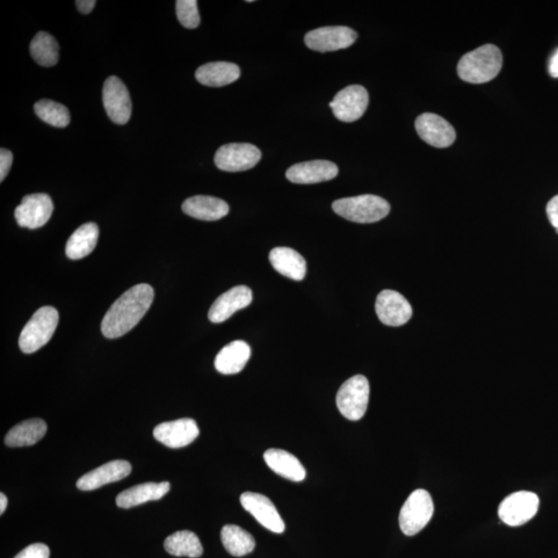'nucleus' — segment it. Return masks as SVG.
Here are the masks:
<instances>
[{
  "label": "nucleus",
  "instance_id": "obj_30",
  "mask_svg": "<svg viewBox=\"0 0 558 558\" xmlns=\"http://www.w3.org/2000/svg\"><path fill=\"white\" fill-rule=\"evenodd\" d=\"M31 54L42 67H53L60 60V45L52 35L42 32L31 43Z\"/></svg>",
  "mask_w": 558,
  "mask_h": 558
},
{
  "label": "nucleus",
  "instance_id": "obj_3",
  "mask_svg": "<svg viewBox=\"0 0 558 558\" xmlns=\"http://www.w3.org/2000/svg\"><path fill=\"white\" fill-rule=\"evenodd\" d=\"M332 208L344 219L358 223L380 222L385 219L391 209L385 199L374 194L339 199L333 203Z\"/></svg>",
  "mask_w": 558,
  "mask_h": 558
},
{
  "label": "nucleus",
  "instance_id": "obj_26",
  "mask_svg": "<svg viewBox=\"0 0 558 558\" xmlns=\"http://www.w3.org/2000/svg\"><path fill=\"white\" fill-rule=\"evenodd\" d=\"M99 231L97 223L87 222L78 228L69 238L65 253L71 260H80L87 256L96 249Z\"/></svg>",
  "mask_w": 558,
  "mask_h": 558
},
{
  "label": "nucleus",
  "instance_id": "obj_38",
  "mask_svg": "<svg viewBox=\"0 0 558 558\" xmlns=\"http://www.w3.org/2000/svg\"><path fill=\"white\" fill-rule=\"evenodd\" d=\"M6 506H7V498L4 494H2L0 495V514H2V515L5 513Z\"/></svg>",
  "mask_w": 558,
  "mask_h": 558
},
{
  "label": "nucleus",
  "instance_id": "obj_1",
  "mask_svg": "<svg viewBox=\"0 0 558 558\" xmlns=\"http://www.w3.org/2000/svg\"><path fill=\"white\" fill-rule=\"evenodd\" d=\"M154 299L155 291L149 285L130 288L107 311L101 322V333L110 339L127 335L147 315Z\"/></svg>",
  "mask_w": 558,
  "mask_h": 558
},
{
  "label": "nucleus",
  "instance_id": "obj_18",
  "mask_svg": "<svg viewBox=\"0 0 558 558\" xmlns=\"http://www.w3.org/2000/svg\"><path fill=\"white\" fill-rule=\"evenodd\" d=\"M132 473V466L126 460H114L92 469L77 482V487L82 491H92L105 487L107 484L125 479Z\"/></svg>",
  "mask_w": 558,
  "mask_h": 558
},
{
  "label": "nucleus",
  "instance_id": "obj_5",
  "mask_svg": "<svg viewBox=\"0 0 558 558\" xmlns=\"http://www.w3.org/2000/svg\"><path fill=\"white\" fill-rule=\"evenodd\" d=\"M371 387L364 375H355L339 388L336 396L337 408L345 418L358 421L364 417L369 402Z\"/></svg>",
  "mask_w": 558,
  "mask_h": 558
},
{
  "label": "nucleus",
  "instance_id": "obj_14",
  "mask_svg": "<svg viewBox=\"0 0 558 558\" xmlns=\"http://www.w3.org/2000/svg\"><path fill=\"white\" fill-rule=\"evenodd\" d=\"M415 127L419 137L433 147L446 148L451 147L456 140L455 128L438 114L420 115Z\"/></svg>",
  "mask_w": 558,
  "mask_h": 558
},
{
  "label": "nucleus",
  "instance_id": "obj_20",
  "mask_svg": "<svg viewBox=\"0 0 558 558\" xmlns=\"http://www.w3.org/2000/svg\"><path fill=\"white\" fill-rule=\"evenodd\" d=\"M171 489L169 482L143 483L130 487L116 497V504L121 509H130L147 502L158 501Z\"/></svg>",
  "mask_w": 558,
  "mask_h": 558
},
{
  "label": "nucleus",
  "instance_id": "obj_27",
  "mask_svg": "<svg viewBox=\"0 0 558 558\" xmlns=\"http://www.w3.org/2000/svg\"><path fill=\"white\" fill-rule=\"evenodd\" d=\"M47 432V424L42 419H31L21 422L6 433L5 443L9 447L33 446Z\"/></svg>",
  "mask_w": 558,
  "mask_h": 558
},
{
  "label": "nucleus",
  "instance_id": "obj_32",
  "mask_svg": "<svg viewBox=\"0 0 558 558\" xmlns=\"http://www.w3.org/2000/svg\"><path fill=\"white\" fill-rule=\"evenodd\" d=\"M176 14L181 25L184 27L194 29L200 25L198 2H195V0H178Z\"/></svg>",
  "mask_w": 558,
  "mask_h": 558
},
{
  "label": "nucleus",
  "instance_id": "obj_23",
  "mask_svg": "<svg viewBox=\"0 0 558 558\" xmlns=\"http://www.w3.org/2000/svg\"><path fill=\"white\" fill-rule=\"evenodd\" d=\"M272 267L281 275L300 281L307 275V262L298 251L289 248H275L270 253Z\"/></svg>",
  "mask_w": 558,
  "mask_h": 558
},
{
  "label": "nucleus",
  "instance_id": "obj_15",
  "mask_svg": "<svg viewBox=\"0 0 558 558\" xmlns=\"http://www.w3.org/2000/svg\"><path fill=\"white\" fill-rule=\"evenodd\" d=\"M243 508L255 517L260 525L275 534L286 530L284 520L270 498L255 492H244L241 497Z\"/></svg>",
  "mask_w": 558,
  "mask_h": 558
},
{
  "label": "nucleus",
  "instance_id": "obj_2",
  "mask_svg": "<svg viewBox=\"0 0 558 558\" xmlns=\"http://www.w3.org/2000/svg\"><path fill=\"white\" fill-rule=\"evenodd\" d=\"M503 68V54L496 45L487 43L462 56L458 65L463 81L483 84L494 80Z\"/></svg>",
  "mask_w": 558,
  "mask_h": 558
},
{
  "label": "nucleus",
  "instance_id": "obj_7",
  "mask_svg": "<svg viewBox=\"0 0 558 558\" xmlns=\"http://www.w3.org/2000/svg\"><path fill=\"white\" fill-rule=\"evenodd\" d=\"M262 158V152L249 143H231L223 145L216 151L214 163L224 172L248 171L257 166Z\"/></svg>",
  "mask_w": 558,
  "mask_h": 558
},
{
  "label": "nucleus",
  "instance_id": "obj_29",
  "mask_svg": "<svg viewBox=\"0 0 558 558\" xmlns=\"http://www.w3.org/2000/svg\"><path fill=\"white\" fill-rule=\"evenodd\" d=\"M166 552L174 556L198 558L203 554V546L198 535L190 531H180L165 540Z\"/></svg>",
  "mask_w": 558,
  "mask_h": 558
},
{
  "label": "nucleus",
  "instance_id": "obj_10",
  "mask_svg": "<svg viewBox=\"0 0 558 558\" xmlns=\"http://www.w3.org/2000/svg\"><path fill=\"white\" fill-rule=\"evenodd\" d=\"M357 36L350 27L327 26L309 32L304 42L309 49L324 53L351 47Z\"/></svg>",
  "mask_w": 558,
  "mask_h": 558
},
{
  "label": "nucleus",
  "instance_id": "obj_28",
  "mask_svg": "<svg viewBox=\"0 0 558 558\" xmlns=\"http://www.w3.org/2000/svg\"><path fill=\"white\" fill-rule=\"evenodd\" d=\"M221 539L223 547L233 556L248 555L255 550L256 541L241 526L228 525L222 527Z\"/></svg>",
  "mask_w": 558,
  "mask_h": 558
},
{
  "label": "nucleus",
  "instance_id": "obj_19",
  "mask_svg": "<svg viewBox=\"0 0 558 558\" xmlns=\"http://www.w3.org/2000/svg\"><path fill=\"white\" fill-rule=\"evenodd\" d=\"M338 175V168L329 161L304 162L296 164L289 168L287 178L297 184H315L335 179Z\"/></svg>",
  "mask_w": 558,
  "mask_h": 558
},
{
  "label": "nucleus",
  "instance_id": "obj_12",
  "mask_svg": "<svg viewBox=\"0 0 558 558\" xmlns=\"http://www.w3.org/2000/svg\"><path fill=\"white\" fill-rule=\"evenodd\" d=\"M103 103L106 112L114 123L126 125L132 115V100L127 86L118 77L106 80L103 89Z\"/></svg>",
  "mask_w": 558,
  "mask_h": 558
},
{
  "label": "nucleus",
  "instance_id": "obj_4",
  "mask_svg": "<svg viewBox=\"0 0 558 558\" xmlns=\"http://www.w3.org/2000/svg\"><path fill=\"white\" fill-rule=\"evenodd\" d=\"M58 321L60 315L54 307H43L36 310L21 332L19 337L21 351L33 354L46 345L54 335Z\"/></svg>",
  "mask_w": 558,
  "mask_h": 558
},
{
  "label": "nucleus",
  "instance_id": "obj_35",
  "mask_svg": "<svg viewBox=\"0 0 558 558\" xmlns=\"http://www.w3.org/2000/svg\"><path fill=\"white\" fill-rule=\"evenodd\" d=\"M546 213L550 223L553 224L556 233H558V194L548 202Z\"/></svg>",
  "mask_w": 558,
  "mask_h": 558
},
{
  "label": "nucleus",
  "instance_id": "obj_25",
  "mask_svg": "<svg viewBox=\"0 0 558 558\" xmlns=\"http://www.w3.org/2000/svg\"><path fill=\"white\" fill-rule=\"evenodd\" d=\"M239 77L241 69L232 62H209L195 71V79L201 84L210 87L227 86L237 81Z\"/></svg>",
  "mask_w": 558,
  "mask_h": 558
},
{
  "label": "nucleus",
  "instance_id": "obj_17",
  "mask_svg": "<svg viewBox=\"0 0 558 558\" xmlns=\"http://www.w3.org/2000/svg\"><path fill=\"white\" fill-rule=\"evenodd\" d=\"M252 301V292L249 287L237 286L229 289L217 298L210 307L208 317L219 324L229 320L236 311L248 307Z\"/></svg>",
  "mask_w": 558,
  "mask_h": 558
},
{
  "label": "nucleus",
  "instance_id": "obj_9",
  "mask_svg": "<svg viewBox=\"0 0 558 558\" xmlns=\"http://www.w3.org/2000/svg\"><path fill=\"white\" fill-rule=\"evenodd\" d=\"M368 104L369 96L364 87L351 85L340 90L329 106L338 120L354 122L364 116Z\"/></svg>",
  "mask_w": 558,
  "mask_h": 558
},
{
  "label": "nucleus",
  "instance_id": "obj_22",
  "mask_svg": "<svg viewBox=\"0 0 558 558\" xmlns=\"http://www.w3.org/2000/svg\"><path fill=\"white\" fill-rule=\"evenodd\" d=\"M264 460L275 474L285 479L294 482H301L306 479V468L301 465L298 459L291 453L280 449H270L264 454Z\"/></svg>",
  "mask_w": 558,
  "mask_h": 558
},
{
  "label": "nucleus",
  "instance_id": "obj_31",
  "mask_svg": "<svg viewBox=\"0 0 558 558\" xmlns=\"http://www.w3.org/2000/svg\"><path fill=\"white\" fill-rule=\"evenodd\" d=\"M34 112L48 125L55 128H65L70 125L71 115L69 109L56 101L42 99L34 105Z\"/></svg>",
  "mask_w": 558,
  "mask_h": 558
},
{
  "label": "nucleus",
  "instance_id": "obj_8",
  "mask_svg": "<svg viewBox=\"0 0 558 558\" xmlns=\"http://www.w3.org/2000/svg\"><path fill=\"white\" fill-rule=\"evenodd\" d=\"M539 505L540 499L534 492H515L499 505L498 516L506 525H524L538 513Z\"/></svg>",
  "mask_w": 558,
  "mask_h": 558
},
{
  "label": "nucleus",
  "instance_id": "obj_37",
  "mask_svg": "<svg viewBox=\"0 0 558 558\" xmlns=\"http://www.w3.org/2000/svg\"><path fill=\"white\" fill-rule=\"evenodd\" d=\"M549 74L553 78H558V48L555 50L549 61Z\"/></svg>",
  "mask_w": 558,
  "mask_h": 558
},
{
  "label": "nucleus",
  "instance_id": "obj_36",
  "mask_svg": "<svg viewBox=\"0 0 558 558\" xmlns=\"http://www.w3.org/2000/svg\"><path fill=\"white\" fill-rule=\"evenodd\" d=\"M76 5L80 13L87 14L92 12L94 6L97 5V2H94V0H78Z\"/></svg>",
  "mask_w": 558,
  "mask_h": 558
},
{
  "label": "nucleus",
  "instance_id": "obj_24",
  "mask_svg": "<svg viewBox=\"0 0 558 558\" xmlns=\"http://www.w3.org/2000/svg\"><path fill=\"white\" fill-rule=\"evenodd\" d=\"M251 350L242 340H236L223 347L214 361L216 371L222 374H236L248 364Z\"/></svg>",
  "mask_w": 558,
  "mask_h": 558
},
{
  "label": "nucleus",
  "instance_id": "obj_21",
  "mask_svg": "<svg viewBox=\"0 0 558 558\" xmlns=\"http://www.w3.org/2000/svg\"><path fill=\"white\" fill-rule=\"evenodd\" d=\"M183 212L200 221L214 222L227 216L230 207L227 202L210 195H194L183 204Z\"/></svg>",
  "mask_w": 558,
  "mask_h": 558
},
{
  "label": "nucleus",
  "instance_id": "obj_11",
  "mask_svg": "<svg viewBox=\"0 0 558 558\" xmlns=\"http://www.w3.org/2000/svg\"><path fill=\"white\" fill-rule=\"evenodd\" d=\"M53 209V202L48 194H28L14 210V217L22 228L39 229L48 222Z\"/></svg>",
  "mask_w": 558,
  "mask_h": 558
},
{
  "label": "nucleus",
  "instance_id": "obj_6",
  "mask_svg": "<svg viewBox=\"0 0 558 558\" xmlns=\"http://www.w3.org/2000/svg\"><path fill=\"white\" fill-rule=\"evenodd\" d=\"M434 506L430 492L418 489L405 501L400 514V526L405 535H415L430 524Z\"/></svg>",
  "mask_w": 558,
  "mask_h": 558
},
{
  "label": "nucleus",
  "instance_id": "obj_13",
  "mask_svg": "<svg viewBox=\"0 0 558 558\" xmlns=\"http://www.w3.org/2000/svg\"><path fill=\"white\" fill-rule=\"evenodd\" d=\"M375 313L383 325L400 327L407 324L412 316L410 302L401 293L385 289L378 295L375 301Z\"/></svg>",
  "mask_w": 558,
  "mask_h": 558
},
{
  "label": "nucleus",
  "instance_id": "obj_33",
  "mask_svg": "<svg viewBox=\"0 0 558 558\" xmlns=\"http://www.w3.org/2000/svg\"><path fill=\"white\" fill-rule=\"evenodd\" d=\"M50 549L47 545L42 544V543H35L22 550L14 558H49Z\"/></svg>",
  "mask_w": 558,
  "mask_h": 558
},
{
  "label": "nucleus",
  "instance_id": "obj_34",
  "mask_svg": "<svg viewBox=\"0 0 558 558\" xmlns=\"http://www.w3.org/2000/svg\"><path fill=\"white\" fill-rule=\"evenodd\" d=\"M13 165V154L10 150L0 149V181H3L7 176Z\"/></svg>",
  "mask_w": 558,
  "mask_h": 558
},
{
  "label": "nucleus",
  "instance_id": "obj_16",
  "mask_svg": "<svg viewBox=\"0 0 558 558\" xmlns=\"http://www.w3.org/2000/svg\"><path fill=\"white\" fill-rule=\"evenodd\" d=\"M200 430L194 420L184 418L175 421L159 424L154 430V437L159 443L172 448H184L199 437Z\"/></svg>",
  "mask_w": 558,
  "mask_h": 558
}]
</instances>
